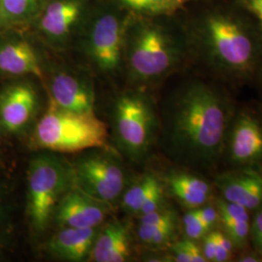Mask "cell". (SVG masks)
<instances>
[{"label":"cell","mask_w":262,"mask_h":262,"mask_svg":"<svg viewBox=\"0 0 262 262\" xmlns=\"http://www.w3.org/2000/svg\"><path fill=\"white\" fill-rule=\"evenodd\" d=\"M130 13L115 0H94L78 30V39L92 64L104 74L123 63L124 34Z\"/></svg>","instance_id":"4"},{"label":"cell","mask_w":262,"mask_h":262,"mask_svg":"<svg viewBox=\"0 0 262 262\" xmlns=\"http://www.w3.org/2000/svg\"><path fill=\"white\" fill-rule=\"evenodd\" d=\"M74 177L70 169L52 156L34 159L28 169V215L33 227L43 231Z\"/></svg>","instance_id":"6"},{"label":"cell","mask_w":262,"mask_h":262,"mask_svg":"<svg viewBox=\"0 0 262 262\" xmlns=\"http://www.w3.org/2000/svg\"><path fill=\"white\" fill-rule=\"evenodd\" d=\"M221 165L262 170V106L238 105L229 124Z\"/></svg>","instance_id":"7"},{"label":"cell","mask_w":262,"mask_h":262,"mask_svg":"<svg viewBox=\"0 0 262 262\" xmlns=\"http://www.w3.org/2000/svg\"><path fill=\"white\" fill-rule=\"evenodd\" d=\"M38 106L34 86L27 82L11 84L0 94V126L18 132L32 120Z\"/></svg>","instance_id":"13"},{"label":"cell","mask_w":262,"mask_h":262,"mask_svg":"<svg viewBox=\"0 0 262 262\" xmlns=\"http://www.w3.org/2000/svg\"><path fill=\"white\" fill-rule=\"evenodd\" d=\"M94 240V228L66 227L52 239L50 250L61 258L80 261L90 253Z\"/></svg>","instance_id":"18"},{"label":"cell","mask_w":262,"mask_h":262,"mask_svg":"<svg viewBox=\"0 0 262 262\" xmlns=\"http://www.w3.org/2000/svg\"><path fill=\"white\" fill-rule=\"evenodd\" d=\"M92 0H46L36 17L37 29L48 43L67 46L75 39Z\"/></svg>","instance_id":"9"},{"label":"cell","mask_w":262,"mask_h":262,"mask_svg":"<svg viewBox=\"0 0 262 262\" xmlns=\"http://www.w3.org/2000/svg\"><path fill=\"white\" fill-rule=\"evenodd\" d=\"M131 14L144 17H173L187 5L202 0H115Z\"/></svg>","instance_id":"19"},{"label":"cell","mask_w":262,"mask_h":262,"mask_svg":"<svg viewBox=\"0 0 262 262\" xmlns=\"http://www.w3.org/2000/svg\"><path fill=\"white\" fill-rule=\"evenodd\" d=\"M103 202L88 195L84 191H67L56 206L57 222L64 227L94 228L103 222Z\"/></svg>","instance_id":"14"},{"label":"cell","mask_w":262,"mask_h":262,"mask_svg":"<svg viewBox=\"0 0 262 262\" xmlns=\"http://www.w3.org/2000/svg\"><path fill=\"white\" fill-rule=\"evenodd\" d=\"M172 253L174 254V258L176 261L192 262L190 253L188 251L187 238L174 244L172 247Z\"/></svg>","instance_id":"28"},{"label":"cell","mask_w":262,"mask_h":262,"mask_svg":"<svg viewBox=\"0 0 262 262\" xmlns=\"http://www.w3.org/2000/svg\"><path fill=\"white\" fill-rule=\"evenodd\" d=\"M250 243L253 246V251L262 258V208L253 212L251 219Z\"/></svg>","instance_id":"24"},{"label":"cell","mask_w":262,"mask_h":262,"mask_svg":"<svg viewBox=\"0 0 262 262\" xmlns=\"http://www.w3.org/2000/svg\"><path fill=\"white\" fill-rule=\"evenodd\" d=\"M236 106L227 85L209 76L181 84L162 111L169 155L191 170L216 173Z\"/></svg>","instance_id":"1"},{"label":"cell","mask_w":262,"mask_h":262,"mask_svg":"<svg viewBox=\"0 0 262 262\" xmlns=\"http://www.w3.org/2000/svg\"><path fill=\"white\" fill-rule=\"evenodd\" d=\"M196 211L208 231L214 230L217 225H220V215L215 204L212 205L210 202L203 206L196 208Z\"/></svg>","instance_id":"25"},{"label":"cell","mask_w":262,"mask_h":262,"mask_svg":"<svg viewBox=\"0 0 262 262\" xmlns=\"http://www.w3.org/2000/svg\"><path fill=\"white\" fill-rule=\"evenodd\" d=\"M253 18L262 30V0H233Z\"/></svg>","instance_id":"26"},{"label":"cell","mask_w":262,"mask_h":262,"mask_svg":"<svg viewBox=\"0 0 262 262\" xmlns=\"http://www.w3.org/2000/svg\"><path fill=\"white\" fill-rule=\"evenodd\" d=\"M215 235H216V244H215V262H226L230 260L231 254L235 249L232 241L222 229H215Z\"/></svg>","instance_id":"23"},{"label":"cell","mask_w":262,"mask_h":262,"mask_svg":"<svg viewBox=\"0 0 262 262\" xmlns=\"http://www.w3.org/2000/svg\"><path fill=\"white\" fill-rule=\"evenodd\" d=\"M46 0H0V24L15 25L35 19Z\"/></svg>","instance_id":"20"},{"label":"cell","mask_w":262,"mask_h":262,"mask_svg":"<svg viewBox=\"0 0 262 262\" xmlns=\"http://www.w3.org/2000/svg\"><path fill=\"white\" fill-rule=\"evenodd\" d=\"M52 103L76 113H94V93L90 81L74 71L57 69L49 83Z\"/></svg>","instance_id":"12"},{"label":"cell","mask_w":262,"mask_h":262,"mask_svg":"<svg viewBox=\"0 0 262 262\" xmlns=\"http://www.w3.org/2000/svg\"><path fill=\"white\" fill-rule=\"evenodd\" d=\"M74 178L82 191L103 203L115 200L124 187L121 167L111 159L101 157L80 161L76 166Z\"/></svg>","instance_id":"10"},{"label":"cell","mask_w":262,"mask_h":262,"mask_svg":"<svg viewBox=\"0 0 262 262\" xmlns=\"http://www.w3.org/2000/svg\"><path fill=\"white\" fill-rule=\"evenodd\" d=\"M0 71L9 75H32L44 80V72L32 45L23 38L0 43Z\"/></svg>","instance_id":"15"},{"label":"cell","mask_w":262,"mask_h":262,"mask_svg":"<svg viewBox=\"0 0 262 262\" xmlns=\"http://www.w3.org/2000/svg\"><path fill=\"white\" fill-rule=\"evenodd\" d=\"M169 189L188 209H196L211 202L214 186L202 176L187 172H174L167 178Z\"/></svg>","instance_id":"16"},{"label":"cell","mask_w":262,"mask_h":262,"mask_svg":"<svg viewBox=\"0 0 262 262\" xmlns=\"http://www.w3.org/2000/svg\"><path fill=\"white\" fill-rule=\"evenodd\" d=\"M107 137L105 123L94 113L71 112L52 102L33 133V141L39 148L59 152L103 148Z\"/></svg>","instance_id":"5"},{"label":"cell","mask_w":262,"mask_h":262,"mask_svg":"<svg viewBox=\"0 0 262 262\" xmlns=\"http://www.w3.org/2000/svg\"><path fill=\"white\" fill-rule=\"evenodd\" d=\"M236 260L239 262H259L262 261V258L258 253L253 251V253L249 252V253H242L237 257Z\"/></svg>","instance_id":"29"},{"label":"cell","mask_w":262,"mask_h":262,"mask_svg":"<svg viewBox=\"0 0 262 262\" xmlns=\"http://www.w3.org/2000/svg\"><path fill=\"white\" fill-rule=\"evenodd\" d=\"M173 17L130 13L124 34L123 63L135 83L159 82L191 59L185 26Z\"/></svg>","instance_id":"3"},{"label":"cell","mask_w":262,"mask_h":262,"mask_svg":"<svg viewBox=\"0 0 262 262\" xmlns=\"http://www.w3.org/2000/svg\"><path fill=\"white\" fill-rule=\"evenodd\" d=\"M215 229L209 231L201 239V241H202L201 249H202V252H203L206 261L215 262V244H216Z\"/></svg>","instance_id":"27"},{"label":"cell","mask_w":262,"mask_h":262,"mask_svg":"<svg viewBox=\"0 0 262 262\" xmlns=\"http://www.w3.org/2000/svg\"><path fill=\"white\" fill-rule=\"evenodd\" d=\"M161 187L159 179L154 175H146L124 193L122 206L128 213L139 214L150 195Z\"/></svg>","instance_id":"21"},{"label":"cell","mask_w":262,"mask_h":262,"mask_svg":"<svg viewBox=\"0 0 262 262\" xmlns=\"http://www.w3.org/2000/svg\"><path fill=\"white\" fill-rule=\"evenodd\" d=\"M184 24L191 60L226 85L256 83L262 69V30L234 1L203 0Z\"/></svg>","instance_id":"2"},{"label":"cell","mask_w":262,"mask_h":262,"mask_svg":"<svg viewBox=\"0 0 262 262\" xmlns=\"http://www.w3.org/2000/svg\"><path fill=\"white\" fill-rule=\"evenodd\" d=\"M183 225L186 238L199 241L209 232L197 214L196 209H190L183 217Z\"/></svg>","instance_id":"22"},{"label":"cell","mask_w":262,"mask_h":262,"mask_svg":"<svg viewBox=\"0 0 262 262\" xmlns=\"http://www.w3.org/2000/svg\"><path fill=\"white\" fill-rule=\"evenodd\" d=\"M256 83L259 85V90H260V96H261V101H260V105L262 106V69L258 75V78L256 80Z\"/></svg>","instance_id":"30"},{"label":"cell","mask_w":262,"mask_h":262,"mask_svg":"<svg viewBox=\"0 0 262 262\" xmlns=\"http://www.w3.org/2000/svg\"><path fill=\"white\" fill-rule=\"evenodd\" d=\"M130 245L126 228L120 223L106 225L91 249V260L122 262L128 259Z\"/></svg>","instance_id":"17"},{"label":"cell","mask_w":262,"mask_h":262,"mask_svg":"<svg viewBox=\"0 0 262 262\" xmlns=\"http://www.w3.org/2000/svg\"><path fill=\"white\" fill-rule=\"evenodd\" d=\"M213 186L219 197L251 213L262 208V170L225 169L215 173Z\"/></svg>","instance_id":"11"},{"label":"cell","mask_w":262,"mask_h":262,"mask_svg":"<svg viewBox=\"0 0 262 262\" xmlns=\"http://www.w3.org/2000/svg\"><path fill=\"white\" fill-rule=\"evenodd\" d=\"M115 119L122 147L134 158L143 157L154 142L158 126L150 97L138 92L122 95L116 104Z\"/></svg>","instance_id":"8"}]
</instances>
